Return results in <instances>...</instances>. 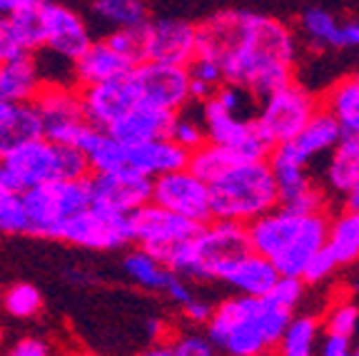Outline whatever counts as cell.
<instances>
[{
    "label": "cell",
    "instance_id": "1",
    "mask_svg": "<svg viewBox=\"0 0 359 356\" xmlns=\"http://www.w3.org/2000/svg\"><path fill=\"white\" fill-rule=\"evenodd\" d=\"M217 60L224 83L250 90L252 97L292 80L294 40L280 20L247 11H222L197 25V53Z\"/></svg>",
    "mask_w": 359,
    "mask_h": 356
},
{
    "label": "cell",
    "instance_id": "2",
    "mask_svg": "<svg viewBox=\"0 0 359 356\" xmlns=\"http://www.w3.org/2000/svg\"><path fill=\"white\" fill-rule=\"evenodd\" d=\"M327 224L330 222L322 212L294 214L277 205L245 227L250 247L257 254L267 256L285 277H299L309 256L325 245Z\"/></svg>",
    "mask_w": 359,
    "mask_h": 356
},
{
    "label": "cell",
    "instance_id": "3",
    "mask_svg": "<svg viewBox=\"0 0 359 356\" xmlns=\"http://www.w3.org/2000/svg\"><path fill=\"white\" fill-rule=\"evenodd\" d=\"M210 187L212 219L250 224L280 205V192L267 160H237Z\"/></svg>",
    "mask_w": 359,
    "mask_h": 356
},
{
    "label": "cell",
    "instance_id": "4",
    "mask_svg": "<svg viewBox=\"0 0 359 356\" xmlns=\"http://www.w3.org/2000/svg\"><path fill=\"white\" fill-rule=\"evenodd\" d=\"M0 172L8 187L15 192H25L53 179L88 177L90 167L78 147L60 145L38 135L15 145L6 155H0Z\"/></svg>",
    "mask_w": 359,
    "mask_h": 356
},
{
    "label": "cell",
    "instance_id": "5",
    "mask_svg": "<svg viewBox=\"0 0 359 356\" xmlns=\"http://www.w3.org/2000/svg\"><path fill=\"white\" fill-rule=\"evenodd\" d=\"M250 247L247 227L230 219H210L200 224L185 245L170 256L168 267L180 277L190 279H219L222 269L245 254Z\"/></svg>",
    "mask_w": 359,
    "mask_h": 356
},
{
    "label": "cell",
    "instance_id": "6",
    "mask_svg": "<svg viewBox=\"0 0 359 356\" xmlns=\"http://www.w3.org/2000/svg\"><path fill=\"white\" fill-rule=\"evenodd\" d=\"M208 339L217 351L232 356L267 354V334L262 324V296H232L212 309L208 319Z\"/></svg>",
    "mask_w": 359,
    "mask_h": 356
},
{
    "label": "cell",
    "instance_id": "7",
    "mask_svg": "<svg viewBox=\"0 0 359 356\" xmlns=\"http://www.w3.org/2000/svg\"><path fill=\"white\" fill-rule=\"evenodd\" d=\"M20 195L30 219L28 234L48 237V240H55L62 224L93 202L88 177L53 179V182L25 189Z\"/></svg>",
    "mask_w": 359,
    "mask_h": 356
},
{
    "label": "cell",
    "instance_id": "8",
    "mask_svg": "<svg viewBox=\"0 0 359 356\" xmlns=\"http://www.w3.org/2000/svg\"><path fill=\"white\" fill-rule=\"evenodd\" d=\"M140 60V28L110 30L105 38L93 40L83 55L73 62V85L90 88L125 78Z\"/></svg>",
    "mask_w": 359,
    "mask_h": 356
},
{
    "label": "cell",
    "instance_id": "9",
    "mask_svg": "<svg viewBox=\"0 0 359 356\" xmlns=\"http://www.w3.org/2000/svg\"><path fill=\"white\" fill-rule=\"evenodd\" d=\"M30 105L38 112L43 137L60 145L80 147L88 130L93 128L85 120L80 90L73 83H43Z\"/></svg>",
    "mask_w": 359,
    "mask_h": 356
},
{
    "label": "cell",
    "instance_id": "10",
    "mask_svg": "<svg viewBox=\"0 0 359 356\" xmlns=\"http://www.w3.org/2000/svg\"><path fill=\"white\" fill-rule=\"evenodd\" d=\"M55 240L85 252H118L133 245L130 237V214L107 210L90 202L85 210L67 219Z\"/></svg>",
    "mask_w": 359,
    "mask_h": 356
},
{
    "label": "cell",
    "instance_id": "11",
    "mask_svg": "<svg viewBox=\"0 0 359 356\" xmlns=\"http://www.w3.org/2000/svg\"><path fill=\"white\" fill-rule=\"evenodd\" d=\"M317 110L320 107H317L312 95L290 80L287 85L264 95L262 107L255 117V125H257L264 142L269 147H275L285 139L294 137Z\"/></svg>",
    "mask_w": 359,
    "mask_h": 356
},
{
    "label": "cell",
    "instance_id": "12",
    "mask_svg": "<svg viewBox=\"0 0 359 356\" xmlns=\"http://www.w3.org/2000/svg\"><path fill=\"white\" fill-rule=\"evenodd\" d=\"M200 224L175 214L165 207L147 202L130 214V237L137 247L155 254L160 262L168 264L170 256L190 240Z\"/></svg>",
    "mask_w": 359,
    "mask_h": 356
},
{
    "label": "cell",
    "instance_id": "13",
    "mask_svg": "<svg viewBox=\"0 0 359 356\" xmlns=\"http://www.w3.org/2000/svg\"><path fill=\"white\" fill-rule=\"evenodd\" d=\"M35 25H38L40 38L38 50L50 53L60 60L75 62L85 53V48L93 43V33L83 15L75 13L73 8L53 3V0H43L35 8Z\"/></svg>",
    "mask_w": 359,
    "mask_h": 356
},
{
    "label": "cell",
    "instance_id": "14",
    "mask_svg": "<svg viewBox=\"0 0 359 356\" xmlns=\"http://www.w3.org/2000/svg\"><path fill=\"white\" fill-rule=\"evenodd\" d=\"M135 100L145 105L177 112L190 102V73L187 65L140 60L128 75Z\"/></svg>",
    "mask_w": 359,
    "mask_h": 356
},
{
    "label": "cell",
    "instance_id": "15",
    "mask_svg": "<svg viewBox=\"0 0 359 356\" xmlns=\"http://www.w3.org/2000/svg\"><path fill=\"white\" fill-rule=\"evenodd\" d=\"M200 117L202 125H205L208 142L227 147L245 160H264L272 150L259 135L255 120H245L242 115L224 110L212 95L200 102Z\"/></svg>",
    "mask_w": 359,
    "mask_h": 356
},
{
    "label": "cell",
    "instance_id": "16",
    "mask_svg": "<svg viewBox=\"0 0 359 356\" xmlns=\"http://www.w3.org/2000/svg\"><path fill=\"white\" fill-rule=\"evenodd\" d=\"M150 202L175 212V214H182L197 224L212 219L208 182L197 177L190 167H180L152 177Z\"/></svg>",
    "mask_w": 359,
    "mask_h": 356
},
{
    "label": "cell",
    "instance_id": "17",
    "mask_svg": "<svg viewBox=\"0 0 359 356\" xmlns=\"http://www.w3.org/2000/svg\"><path fill=\"white\" fill-rule=\"evenodd\" d=\"M197 53V25L177 18L147 20L140 28V57L152 62L187 65Z\"/></svg>",
    "mask_w": 359,
    "mask_h": 356
},
{
    "label": "cell",
    "instance_id": "18",
    "mask_svg": "<svg viewBox=\"0 0 359 356\" xmlns=\"http://www.w3.org/2000/svg\"><path fill=\"white\" fill-rule=\"evenodd\" d=\"M88 182L90 197L95 205L123 212V214H133L137 207L150 202L152 179L140 174L137 170L120 167L110 170V172H93Z\"/></svg>",
    "mask_w": 359,
    "mask_h": 356
},
{
    "label": "cell",
    "instance_id": "19",
    "mask_svg": "<svg viewBox=\"0 0 359 356\" xmlns=\"http://www.w3.org/2000/svg\"><path fill=\"white\" fill-rule=\"evenodd\" d=\"M339 137H342V128L334 120V115L330 110H317L309 117V123L294 137L285 139V142H280V145H275L269 150L272 152L269 160L307 167L309 160H314L322 152H330Z\"/></svg>",
    "mask_w": 359,
    "mask_h": 356
},
{
    "label": "cell",
    "instance_id": "20",
    "mask_svg": "<svg viewBox=\"0 0 359 356\" xmlns=\"http://www.w3.org/2000/svg\"><path fill=\"white\" fill-rule=\"evenodd\" d=\"M78 90H80V102H83L85 120L97 130H107L133 102H137L128 75L118 80H107V83L90 85V88H78Z\"/></svg>",
    "mask_w": 359,
    "mask_h": 356
},
{
    "label": "cell",
    "instance_id": "21",
    "mask_svg": "<svg viewBox=\"0 0 359 356\" xmlns=\"http://www.w3.org/2000/svg\"><path fill=\"white\" fill-rule=\"evenodd\" d=\"M172 120L175 112L155 105H145V102H133L105 132L118 137L125 145H135V142H145V139L170 137Z\"/></svg>",
    "mask_w": 359,
    "mask_h": 356
},
{
    "label": "cell",
    "instance_id": "22",
    "mask_svg": "<svg viewBox=\"0 0 359 356\" xmlns=\"http://www.w3.org/2000/svg\"><path fill=\"white\" fill-rule=\"evenodd\" d=\"M282 274L267 256L257 254L255 249H247L245 254L235 256L219 274V282L230 284L232 289L247 296H264L277 284Z\"/></svg>",
    "mask_w": 359,
    "mask_h": 356
},
{
    "label": "cell",
    "instance_id": "23",
    "mask_svg": "<svg viewBox=\"0 0 359 356\" xmlns=\"http://www.w3.org/2000/svg\"><path fill=\"white\" fill-rule=\"evenodd\" d=\"M187 157H190V152L182 150L170 137L145 139V142L128 145V167L137 170L150 179L157 177V174L187 167Z\"/></svg>",
    "mask_w": 359,
    "mask_h": 356
},
{
    "label": "cell",
    "instance_id": "24",
    "mask_svg": "<svg viewBox=\"0 0 359 356\" xmlns=\"http://www.w3.org/2000/svg\"><path fill=\"white\" fill-rule=\"evenodd\" d=\"M40 85L43 75L35 53L0 60V102H30Z\"/></svg>",
    "mask_w": 359,
    "mask_h": 356
},
{
    "label": "cell",
    "instance_id": "25",
    "mask_svg": "<svg viewBox=\"0 0 359 356\" xmlns=\"http://www.w3.org/2000/svg\"><path fill=\"white\" fill-rule=\"evenodd\" d=\"M40 48L35 11L0 13V60L18 55H33Z\"/></svg>",
    "mask_w": 359,
    "mask_h": 356
},
{
    "label": "cell",
    "instance_id": "26",
    "mask_svg": "<svg viewBox=\"0 0 359 356\" xmlns=\"http://www.w3.org/2000/svg\"><path fill=\"white\" fill-rule=\"evenodd\" d=\"M120 267H123L125 277H128L137 289L157 292V294H165L168 284L172 282V277H175V272L168 264L160 262L155 254L145 252L142 247L130 249L128 254L123 256Z\"/></svg>",
    "mask_w": 359,
    "mask_h": 356
},
{
    "label": "cell",
    "instance_id": "27",
    "mask_svg": "<svg viewBox=\"0 0 359 356\" xmlns=\"http://www.w3.org/2000/svg\"><path fill=\"white\" fill-rule=\"evenodd\" d=\"M38 135L40 120L30 102H0V155Z\"/></svg>",
    "mask_w": 359,
    "mask_h": 356
},
{
    "label": "cell",
    "instance_id": "28",
    "mask_svg": "<svg viewBox=\"0 0 359 356\" xmlns=\"http://www.w3.org/2000/svg\"><path fill=\"white\" fill-rule=\"evenodd\" d=\"M78 150L88 160L90 172H110V170L128 167V145L105 130L90 128Z\"/></svg>",
    "mask_w": 359,
    "mask_h": 356
},
{
    "label": "cell",
    "instance_id": "29",
    "mask_svg": "<svg viewBox=\"0 0 359 356\" xmlns=\"http://www.w3.org/2000/svg\"><path fill=\"white\" fill-rule=\"evenodd\" d=\"M359 179V135L342 132L332 147V160L327 167V184L334 192H347Z\"/></svg>",
    "mask_w": 359,
    "mask_h": 356
},
{
    "label": "cell",
    "instance_id": "30",
    "mask_svg": "<svg viewBox=\"0 0 359 356\" xmlns=\"http://www.w3.org/2000/svg\"><path fill=\"white\" fill-rule=\"evenodd\" d=\"M325 247L332 252L337 264H352L359 259V212L347 210L332 224H327Z\"/></svg>",
    "mask_w": 359,
    "mask_h": 356
},
{
    "label": "cell",
    "instance_id": "31",
    "mask_svg": "<svg viewBox=\"0 0 359 356\" xmlns=\"http://www.w3.org/2000/svg\"><path fill=\"white\" fill-rule=\"evenodd\" d=\"M93 15L110 30H137L147 22V8L142 0H95Z\"/></svg>",
    "mask_w": 359,
    "mask_h": 356
},
{
    "label": "cell",
    "instance_id": "32",
    "mask_svg": "<svg viewBox=\"0 0 359 356\" xmlns=\"http://www.w3.org/2000/svg\"><path fill=\"white\" fill-rule=\"evenodd\" d=\"M325 110H330L334 115L342 132L359 135V73L342 80V83L327 95Z\"/></svg>",
    "mask_w": 359,
    "mask_h": 356
},
{
    "label": "cell",
    "instance_id": "33",
    "mask_svg": "<svg viewBox=\"0 0 359 356\" xmlns=\"http://www.w3.org/2000/svg\"><path fill=\"white\" fill-rule=\"evenodd\" d=\"M45 299L40 294V289L35 284L28 282H15L11 284L8 289H3L0 294V309L8 314L15 322H30V319H38L43 312Z\"/></svg>",
    "mask_w": 359,
    "mask_h": 356
},
{
    "label": "cell",
    "instance_id": "34",
    "mask_svg": "<svg viewBox=\"0 0 359 356\" xmlns=\"http://www.w3.org/2000/svg\"><path fill=\"white\" fill-rule=\"evenodd\" d=\"M237 160H245V157H240L237 152L227 150V147H222V145L205 142L202 147H197V150L190 152V157H187V167H190L197 177L205 179V182L210 184L215 177H219L224 170L230 167V165H235Z\"/></svg>",
    "mask_w": 359,
    "mask_h": 356
},
{
    "label": "cell",
    "instance_id": "35",
    "mask_svg": "<svg viewBox=\"0 0 359 356\" xmlns=\"http://www.w3.org/2000/svg\"><path fill=\"white\" fill-rule=\"evenodd\" d=\"M317 334H320V324L314 317H292L282 331L277 351L282 356H309L317 344Z\"/></svg>",
    "mask_w": 359,
    "mask_h": 356
},
{
    "label": "cell",
    "instance_id": "36",
    "mask_svg": "<svg viewBox=\"0 0 359 356\" xmlns=\"http://www.w3.org/2000/svg\"><path fill=\"white\" fill-rule=\"evenodd\" d=\"M30 232V219L28 210H25V202L22 195L15 189L8 187L3 195H0V234H28Z\"/></svg>",
    "mask_w": 359,
    "mask_h": 356
},
{
    "label": "cell",
    "instance_id": "37",
    "mask_svg": "<svg viewBox=\"0 0 359 356\" xmlns=\"http://www.w3.org/2000/svg\"><path fill=\"white\" fill-rule=\"evenodd\" d=\"M170 139L177 142V145L187 152L205 145V142H208V135H205V125H202L200 112L192 115V112H185V107L175 112L172 128H170Z\"/></svg>",
    "mask_w": 359,
    "mask_h": 356
},
{
    "label": "cell",
    "instance_id": "38",
    "mask_svg": "<svg viewBox=\"0 0 359 356\" xmlns=\"http://www.w3.org/2000/svg\"><path fill=\"white\" fill-rule=\"evenodd\" d=\"M302 25L309 33V38L317 40V43L332 45V48H344L342 25H339L327 11H322V8H309L302 18Z\"/></svg>",
    "mask_w": 359,
    "mask_h": 356
},
{
    "label": "cell",
    "instance_id": "39",
    "mask_svg": "<svg viewBox=\"0 0 359 356\" xmlns=\"http://www.w3.org/2000/svg\"><path fill=\"white\" fill-rule=\"evenodd\" d=\"M215 351L212 341L202 334H177L175 339L165 341V346L147 349L155 356H210Z\"/></svg>",
    "mask_w": 359,
    "mask_h": 356
},
{
    "label": "cell",
    "instance_id": "40",
    "mask_svg": "<svg viewBox=\"0 0 359 356\" xmlns=\"http://www.w3.org/2000/svg\"><path fill=\"white\" fill-rule=\"evenodd\" d=\"M187 73H190V80L192 83H200L215 93L219 85L224 83V75H222V67L217 65V60L208 55H195L190 62H187Z\"/></svg>",
    "mask_w": 359,
    "mask_h": 356
},
{
    "label": "cell",
    "instance_id": "41",
    "mask_svg": "<svg viewBox=\"0 0 359 356\" xmlns=\"http://www.w3.org/2000/svg\"><path fill=\"white\" fill-rule=\"evenodd\" d=\"M339 267L337 264V259L332 256V252L327 249L325 245L320 247V249L314 252L312 256H309V262L304 264L302 274H299V279H302L304 284H317V282H325L327 277H330L334 269Z\"/></svg>",
    "mask_w": 359,
    "mask_h": 356
},
{
    "label": "cell",
    "instance_id": "42",
    "mask_svg": "<svg viewBox=\"0 0 359 356\" xmlns=\"http://www.w3.org/2000/svg\"><path fill=\"white\" fill-rule=\"evenodd\" d=\"M357 324H359V309L354 304L342 301V304H337L330 312V317H327V331L352 339V334L357 331Z\"/></svg>",
    "mask_w": 359,
    "mask_h": 356
},
{
    "label": "cell",
    "instance_id": "43",
    "mask_svg": "<svg viewBox=\"0 0 359 356\" xmlns=\"http://www.w3.org/2000/svg\"><path fill=\"white\" fill-rule=\"evenodd\" d=\"M280 207L287 212H294V214H317V212H322V207H325V197H322L320 189L312 187V189H307L304 195L294 197V200L282 202Z\"/></svg>",
    "mask_w": 359,
    "mask_h": 356
},
{
    "label": "cell",
    "instance_id": "44",
    "mask_svg": "<svg viewBox=\"0 0 359 356\" xmlns=\"http://www.w3.org/2000/svg\"><path fill=\"white\" fill-rule=\"evenodd\" d=\"M8 354L13 356H48L53 354V344L45 336H20V339L13 341V346H8Z\"/></svg>",
    "mask_w": 359,
    "mask_h": 356
},
{
    "label": "cell",
    "instance_id": "45",
    "mask_svg": "<svg viewBox=\"0 0 359 356\" xmlns=\"http://www.w3.org/2000/svg\"><path fill=\"white\" fill-rule=\"evenodd\" d=\"M182 312H185V317L190 319L192 324H208L210 314H212V306H210L208 301H200L192 296L187 304H182Z\"/></svg>",
    "mask_w": 359,
    "mask_h": 356
},
{
    "label": "cell",
    "instance_id": "46",
    "mask_svg": "<svg viewBox=\"0 0 359 356\" xmlns=\"http://www.w3.org/2000/svg\"><path fill=\"white\" fill-rule=\"evenodd\" d=\"M322 356H347L352 351L349 346V336H342V334H330L327 331V339L322 344Z\"/></svg>",
    "mask_w": 359,
    "mask_h": 356
},
{
    "label": "cell",
    "instance_id": "47",
    "mask_svg": "<svg viewBox=\"0 0 359 356\" xmlns=\"http://www.w3.org/2000/svg\"><path fill=\"white\" fill-rule=\"evenodd\" d=\"M165 294H168V299L170 301H175V304H187V301L192 299V292H190V287L185 284V279L180 277L177 272H175V277H172V282L168 284V289H165Z\"/></svg>",
    "mask_w": 359,
    "mask_h": 356
},
{
    "label": "cell",
    "instance_id": "48",
    "mask_svg": "<svg viewBox=\"0 0 359 356\" xmlns=\"http://www.w3.org/2000/svg\"><path fill=\"white\" fill-rule=\"evenodd\" d=\"M43 0H0V13H30Z\"/></svg>",
    "mask_w": 359,
    "mask_h": 356
},
{
    "label": "cell",
    "instance_id": "49",
    "mask_svg": "<svg viewBox=\"0 0 359 356\" xmlns=\"http://www.w3.org/2000/svg\"><path fill=\"white\" fill-rule=\"evenodd\" d=\"M342 38H344V48H359V22H344Z\"/></svg>",
    "mask_w": 359,
    "mask_h": 356
},
{
    "label": "cell",
    "instance_id": "50",
    "mask_svg": "<svg viewBox=\"0 0 359 356\" xmlns=\"http://www.w3.org/2000/svg\"><path fill=\"white\" fill-rule=\"evenodd\" d=\"M344 200H347V210L359 212V179L347 189V192H344Z\"/></svg>",
    "mask_w": 359,
    "mask_h": 356
},
{
    "label": "cell",
    "instance_id": "51",
    "mask_svg": "<svg viewBox=\"0 0 359 356\" xmlns=\"http://www.w3.org/2000/svg\"><path fill=\"white\" fill-rule=\"evenodd\" d=\"M6 189H8V184H6V179H3V172H0V195H3Z\"/></svg>",
    "mask_w": 359,
    "mask_h": 356
},
{
    "label": "cell",
    "instance_id": "52",
    "mask_svg": "<svg viewBox=\"0 0 359 356\" xmlns=\"http://www.w3.org/2000/svg\"><path fill=\"white\" fill-rule=\"evenodd\" d=\"M357 354H359V349H357Z\"/></svg>",
    "mask_w": 359,
    "mask_h": 356
}]
</instances>
